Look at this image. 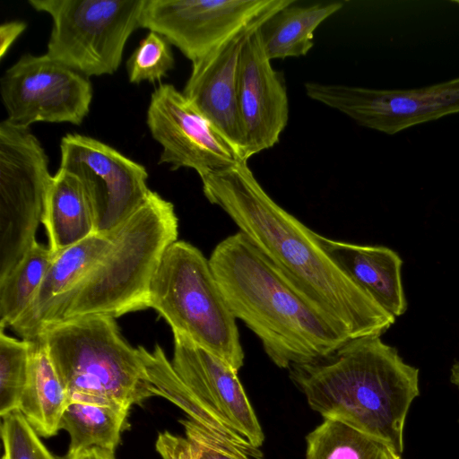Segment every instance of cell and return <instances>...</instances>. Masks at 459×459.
<instances>
[{
  "label": "cell",
  "instance_id": "cell-1",
  "mask_svg": "<svg viewBox=\"0 0 459 459\" xmlns=\"http://www.w3.org/2000/svg\"><path fill=\"white\" fill-rule=\"evenodd\" d=\"M207 200L300 292L340 323L351 339L381 336L395 317L352 281L320 246L315 231L276 204L247 161L200 177Z\"/></svg>",
  "mask_w": 459,
  "mask_h": 459
},
{
  "label": "cell",
  "instance_id": "cell-2",
  "mask_svg": "<svg viewBox=\"0 0 459 459\" xmlns=\"http://www.w3.org/2000/svg\"><path fill=\"white\" fill-rule=\"evenodd\" d=\"M209 263L233 316L260 339L277 367L321 360L351 340L242 232L220 242Z\"/></svg>",
  "mask_w": 459,
  "mask_h": 459
},
{
  "label": "cell",
  "instance_id": "cell-3",
  "mask_svg": "<svg viewBox=\"0 0 459 459\" xmlns=\"http://www.w3.org/2000/svg\"><path fill=\"white\" fill-rule=\"evenodd\" d=\"M289 371L324 420L342 422L403 454L405 419L420 394L419 369L396 348L380 336L351 339L332 355Z\"/></svg>",
  "mask_w": 459,
  "mask_h": 459
},
{
  "label": "cell",
  "instance_id": "cell-4",
  "mask_svg": "<svg viewBox=\"0 0 459 459\" xmlns=\"http://www.w3.org/2000/svg\"><path fill=\"white\" fill-rule=\"evenodd\" d=\"M178 235L173 204L151 190L114 232L107 251L60 303L46 327L91 316L117 318L148 308L153 275Z\"/></svg>",
  "mask_w": 459,
  "mask_h": 459
},
{
  "label": "cell",
  "instance_id": "cell-5",
  "mask_svg": "<svg viewBox=\"0 0 459 459\" xmlns=\"http://www.w3.org/2000/svg\"><path fill=\"white\" fill-rule=\"evenodd\" d=\"M71 401L120 405L153 395L138 348L115 318L91 316L44 329L39 337Z\"/></svg>",
  "mask_w": 459,
  "mask_h": 459
},
{
  "label": "cell",
  "instance_id": "cell-6",
  "mask_svg": "<svg viewBox=\"0 0 459 459\" xmlns=\"http://www.w3.org/2000/svg\"><path fill=\"white\" fill-rule=\"evenodd\" d=\"M155 309L172 333L188 336L238 371L244 363L236 317L228 307L209 259L177 240L164 252L149 290Z\"/></svg>",
  "mask_w": 459,
  "mask_h": 459
},
{
  "label": "cell",
  "instance_id": "cell-7",
  "mask_svg": "<svg viewBox=\"0 0 459 459\" xmlns=\"http://www.w3.org/2000/svg\"><path fill=\"white\" fill-rule=\"evenodd\" d=\"M145 0H29L53 25L47 55L85 75L112 74L140 28Z\"/></svg>",
  "mask_w": 459,
  "mask_h": 459
},
{
  "label": "cell",
  "instance_id": "cell-8",
  "mask_svg": "<svg viewBox=\"0 0 459 459\" xmlns=\"http://www.w3.org/2000/svg\"><path fill=\"white\" fill-rule=\"evenodd\" d=\"M52 176L48 159L30 127L0 124V281L37 242Z\"/></svg>",
  "mask_w": 459,
  "mask_h": 459
},
{
  "label": "cell",
  "instance_id": "cell-9",
  "mask_svg": "<svg viewBox=\"0 0 459 459\" xmlns=\"http://www.w3.org/2000/svg\"><path fill=\"white\" fill-rule=\"evenodd\" d=\"M294 0H145L140 28L163 36L195 64L223 42L264 23Z\"/></svg>",
  "mask_w": 459,
  "mask_h": 459
},
{
  "label": "cell",
  "instance_id": "cell-10",
  "mask_svg": "<svg viewBox=\"0 0 459 459\" xmlns=\"http://www.w3.org/2000/svg\"><path fill=\"white\" fill-rule=\"evenodd\" d=\"M60 169L81 182L91 204L95 234L110 235L146 200L144 166L97 139L67 134L60 142Z\"/></svg>",
  "mask_w": 459,
  "mask_h": 459
},
{
  "label": "cell",
  "instance_id": "cell-11",
  "mask_svg": "<svg viewBox=\"0 0 459 459\" xmlns=\"http://www.w3.org/2000/svg\"><path fill=\"white\" fill-rule=\"evenodd\" d=\"M0 89L6 119L22 127L38 122L80 125L93 95L88 77L47 54L21 56L4 72Z\"/></svg>",
  "mask_w": 459,
  "mask_h": 459
},
{
  "label": "cell",
  "instance_id": "cell-12",
  "mask_svg": "<svg viewBox=\"0 0 459 459\" xmlns=\"http://www.w3.org/2000/svg\"><path fill=\"white\" fill-rule=\"evenodd\" d=\"M308 98L336 109L359 126L394 134L459 113V77L411 90H378L307 82Z\"/></svg>",
  "mask_w": 459,
  "mask_h": 459
},
{
  "label": "cell",
  "instance_id": "cell-13",
  "mask_svg": "<svg viewBox=\"0 0 459 459\" xmlns=\"http://www.w3.org/2000/svg\"><path fill=\"white\" fill-rule=\"evenodd\" d=\"M146 122L161 146L159 164L171 169H193L201 177L243 161L183 91L170 83H161L152 92Z\"/></svg>",
  "mask_w": 459,
  "mask_h": 459
},
{
  "label": "cell",
  "instance_id": "cell-14",
  "mask_svg": "<svg viewBox=\"0 0 459 459\" xmlns=\"http://www.w3.org/2000/svg\"><path fill=\"white\" fill-rule=\"evenodd\" d=\"M173 336L170 362L178 377L223 423L259 448L264 435L238 371L188 336L179 333Z\"/></svg>",
  "mask_w": 459,
  "mask_h": 459
},
{
  "label": "cell",
  "instance_id": "cell-15",
  "mask_svg": "<svg viewBox=\"0 0 459 459\" xmlns=\"http://www.w3.org/2000/svg\"><path fill=\"white\" fill-rule=\"evenodd\" d=\"M259 28L244 42L238 76L245 161L278 143L289 120L286 85L281 74L273 68L264 52Z\"/></svg>",
  "mask_w": 459,
  "mask_h": 459
},
{
  "label": "cell",
  "instance_id": "cell-16",
  "mask_svg": "<svg viewBox=\"0 0 459 459\" xmlns=\"http://www.w3.org/2000/svg\"><path fill=\"white\" fill-rule=\"evenodd\" d=\"M262 24L243 30L192 64L183 90L186 97L236 149L242 160L245 135L237 95L240 54L247 37Z\"/></svg>",
  "mask_w": 459,
  "mask_h": 459
},
{
  "label": "cell",
  "instance_id": "cell-17",
  "mask_svg": "<svg viewBox=\"0 0 459 459\" xmlns=\"http://www.w3.org/2000/svg\"><path fill=\"white\" fill-rule=\"evenodd\" d=\"M113 235L92 234L54 255L33 301L10 327L22 339L39 337L60 303L107 251Z\"/></svg>",
  "mask_w": 459,
  "mask_h": 459
},
{
  "label": "cell",
  "instance_id": "cell-18",
  "mask_svg": "<svg viewBox=\"0 0 459 459\" xmlns=\"http://www.w3.org/2000/svg\"><path fill=\"white\" fill-rule=\"evenodd\" d=\"M334 264L383 309L394 316L407 309L400 255L383 246H363L330 239L316 234Z\"/></svg>",
  "mask_w": 459,
  "mask_h": 459
},
{
  "label": "cell",
  "instance_id": "cell-19",
  "mask_svg": "<svg viewBox=\"0 0 459 459\" xmlns=\"http://www.w3.org/2000/svg\"><path fill=\"white\" fill-rule=\"evenodd\" d=\"M41 223L56 255L95 234L91 204L79 179L60 169L48 186Z\"/></svg>",
  "mask_w": 459,
  "mask_h": 459
},
{
  "label": "cell",
  "instance_id": "cell-20",
  "mask_svg": "<svg viewBox=\"0 0 459 459\" xmlns=\"http://www.w3.org/2000/svg\"><path fill=\"white\" fill-rule=\"evenodd\" d=\"M30 342L29 375L18 410L39 436L48 437L60 429L69 398L42 340Z\"/></svg>",
  "mask_w": 459,
  "mask_h": 459
},
{
  "label": "cell",
  "instance_id": "cell-21",
  "mask_svg": "<svg viewBox=\"0 0 459 459\" xmlns=\"http://www.w3.org/2000/svg\"><path fill=\"white\" fill-rule=\"evenodd\" d=\"M137 348L152 385V394L168 399L184 411L189 419L238 446L249 456L258 459L263 457L259 448L251 446L246 438L223 423L188 389L176 374L171 362L159 344L155 345L152 351L143 346Z\"/></svg>",
  "mask_w": 459,
  "mask_h": 459
},
{
  "label": "cell",
  "instance_id": "cell-22",
  "mask_svg": "<svg viewBox=\"0 0 459 459\" xmlns=\"http://www.w3.org/2000/svg\"><path fill=\"white\" fill-rule=\"evenodd\" d=\"M296 1L270 16L259 28L267 57L285 59L306 56L314 46V33L327 18L342 8L341 2L295 5Z\"/></svg>",
  "mask_w": 459,
  "mask_h": 459
},
{
  "label": "cell",
  "instance_id": "cell-23",
  "mask_svg": "<svg viewBox=\"0 0 459 459\" xmlns=\"http://www.w3.org/2000/svg\"><path fill=\"white\" fill-rule=\"evenodd\" d=\"M128 411L120 405L69 402L59 425L70 437L66 456L92 447L114 454Z\"/></svg>",
  "mask_w": 459,
  "mask_h": 459
},
{
  "label": "cell",
  "instance_id": "cell-24",
  "mask_svg": "<svg viewBox=\"0 0 459 459\" xmlns=\"http://www.w3.org/2000/svg\"><path fill=\"white\" fill-rule=\"evenodd\" d=\"M383 441L342 422L324 420L306 437L305 459H393Z\"/></svg>",
  "mask_w": 459,
  "mask_h": 459
},
{
  "label": "cell",
  "instance_id": "cell-25",
  "mask_svg": "<svg viewBox=\"0 0 459 459\" xmlns=\"http://www.w3.org/2000/svg\"><path fill=\"white\" fill-rule=\"evenodd\" d=\"M54 258L48 247L36 242L18 265L0 281V326L10 327L33 301Z\"/></svg>",
  "mask_w": 459,
  "mask_h": 459
},
{
  "label": "cell",
  "instance_id": "cell-26",
  "mask_svg": "<svg viewBox=\"0 0 459 459\" xmlns=\"http://www.w3.org/2000/svg\"><path fill=\"white\" fill-rule=\"evenodd\" d=\"M31 342L0 331V416L19 409L27 384Z\"/></svg>",
  "mask_w": 459,
  "mask_h": 459
},
{
  "label": "cell",
  "instance_id": "cell-27",
  "mask_svg": "<svg viewBox=\"0 0 459 459\" xmlns=\"http://www.w3.org/2000/svg\"><path fill=\"white\" fill-rule=\"evenodd\" d=\"M174 65L169 41L159 33L150 31L126 61L129 82L135 84L158 82Z\"/></svg>",
  "mask_w": 459,
  "mask_h": 459
},
{
  "label": "cell",
  "instance_id": "cell-28",
  "mask_svg": "<svg viewBox=\"0 0 459 459\" xmlns=\"http://www.w3.org/2000/svg\"><path fill=\"white\" fill-rule=\"evenodd\" d=\"M2 459H55L19 410L2 416Z\"/></svg>",
  "mask_w": 459,
  "mask_h": 459
},
{
  "label": "cell",
  "instance_id": "cell-29",
  "mask_svg": "<svg viewBox=\"0 0 459 459\" xmlns=\"http://www.w3.org/2000/svg\"><path fill=\"white\" fill-rule=\"evenodd\" d=\"M180 422L197 459H250L238 446L219 437L191 419L181 420Z\"/></svg>",
  "mask_w": 459,
  "mask_h": 459
},
{
  "label": "cell",
  "instance_id": "cell-30",
  "mask_svg": "<svg viewBox=\"0 0 459 459\" xmlns=\"http://www.w3.org/2000/svg\"><path fill=\"white\" fill-rule=\"evenodd\" d=\"M155 447L162 459H197L195 449L186 437H178L168 431L159 434Z\"/></svg>",
  "mask_w": 459,
  "mask_h": 459
},
{
  "label": "cell",
  "instance_id": "cell-31",
  "mask_svg": "<svg viewBox=\"0 0 459 459\" xmlns=\"http://www.w3.org/2000/svg\"><path fill=\"white\" fill-rule=\"evenodd\" d=\"M27 25L22 21L4 22L0 26V58L3 59L11 46L25 30Z\"/></svg>",
  "mask_w": 459,
  "mask_h": 459
},
{
  "label": "cell",
  "instance_id": "cell-32",
  "mask_svg": "<svg viewBox=\"0 0 459 459\" xmlns=\"http://www.w3.org/2000/svg\"><path fill=\"white\" fill-rule=\"evenodd\" d=\"M64 459H115L114 454L102 450L98 447H92L78 453L72 456H66Z\"/></svg>",
  "mask_w": 459,
  "mask_h": 459
},
{
  "label": "cell",
  "instance_id": "cell-33",
  "mask_svg": "<svg viewBox=\"0 0 459 459\" xmlns=\"http://www.w3.org/2000/svg\"><path fill=\"white\" fill-rule=\"evenodd\" d=\"M450 381L459 389V361L455 362L451 368Z\"/></svg>",
  "mask_w": 459,
  "mask_h": 459
},
{
  "label": "cell",
  "instance_id": "cell-34",
  "mask_svg": "<svg viewBox=\"0 0 459 459\" xmlns=\"http://www.w3.org/2000/svg\"><path fill=\"white\" fill-rule=\"evenodd\" d=\"M392 457H393V459H402L401 455H396L394 452H393Z\"/></svg>",
  "mask_w": 459,
  "mask_h": 459
},
{
  "label": "cell",
  "instance_id": "cell-35",
  "mask_svg": "<svg viewBox=\"0 0 459 459\" xmlns=\"http://www.w3.org/2000/svg\"><path fill=\"white\" fill-rule=\"evenodd\" d=\"M452 2L455 3V4H459V0H453Z\"/></svg>",
  "mask_w": 459,
  "mask_h": 459
}]
</instances>
